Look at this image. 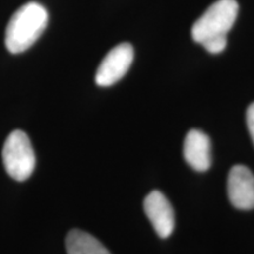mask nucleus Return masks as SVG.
<instances>
[{"instance_id":"20e7f679","label":"nucleus","mask_w":254,"mask_h":254,"mask_svg":"<svg viewBox=\"0 0 254 254\" xmlns=\"http://www.w3.org/2000/svg\"><path fill=\"white\" fill-rule=\"evenodd\" d=\"M134 50L131 44L123 43L114 46L105 56L95 73V84L100 87H109L118 82L131 67Z\"/></svg>"},{"instance_id":"6e6552de","label":"nucleus","mask_w":254,"mask_h":254,"mask_svg":"<svg viewBox=\"0 0 254 254\" xmlns=\"http://www.w3.org/2000/svg\"><path fill=\"white\" fill-rule=\"evenodd\" d=\"M67 254H111L97 238L87 232L72 230L66 238Z\"/></svg>"},{"instance_id":"0eeeda50","label":"nucleus","mask_w":254,"mask_h":254,"mask_svg":"<svg viewBox=\"0 0 254 254\" xmlns=\"http://www.w3.org/2000/svg\"><path fill=\"white\" fill-rule=\"evenodd\" d=\"M184 158L193 170L205 172L211 167V140L202 131L190 129L184 141Z\"/></svg>"},{"instance_id":"f03ea898","label":"nucleus","mask_w":254,"mask_h":254,"mask_svg":"<svg viewBox=\"0 0 254 254\" xmlns=\"http://www.w3.org/2000/svg\"><path fill=\"white\" fill-rule=\"evenodd\" d=\"M239 5L237 0H217L193 24L192 38L195 43L204 44L213 38L227 37L236 23Z\"/></svg>"},{"instance_id":"f257e3e1","label":"nucleus","mask_w":254,"mask_h":254,"mask_svg":"<svg viewBox=\"0 0 254 254\" xmlns=\"http://www.w3.org/2000/svg\"><path fill=\"white\" fill-rule=\"evenodd\" d=\"M47 23L49 13L39 2L30 1L19 7L6 27V49L13 55L25 52L39 39Z\"/></svg>"},{"instance_id":"39448f33","label":"nucleus","mask_w":254,"mask_h":254,"mask_svg":"<svg viewBox=\"0 0 254 254\" xmlns=\"http://www.w3.org/2000/svg\"><path fill=\"white\" fill-rule=\"evenodd\" d=\"M227 194L238 209L254 208V174L244 165L231 168L227 178Z\"/></svg>"},{"instance_id":"9d476101","label":"nucleus","mask_w":254,"mask_h":254,"mask_svg":"<svg viewBox=\"0 0 254 254\" xmlns=\"http://www.w3.org/2000/svg\"><path fill=\"white\" fill-rule=\"evenodd\" d=\"M246 122H247V127H249L251 138H252V140L254 142V103L251 104L249 109H247Z\"/></svg>"},{"instance_id":"423d86ee","label":"nucleus","mask_w":254,"mask_h":254,"mask_svg":"<svg viewBox=\"0 0 254 254\" xmlns=\"http://www.w3.org/2000/svg\"><path fill=\"white\" fill-rule=\"evenodd\" d=\"M144 209L159 237L166 239L173 233V207L163 193L159 190H152L144 200Z\"/></svg>"},{"instance_id":"1a4fd4ad","label":"nucleus","mask_w":254,"mask_h":254,"mask_svg":"<svg viewBox=\"0 0 254 254\" xmlns=\"http://www.w3.org/2000/svg\"><path fill=\"white\" fill-rule=\"evenodd\" d=\"M201 45L205 47V50L207 51V52L212 53V55H218V53H221L222 51L226 49L227 37L213 38V39L205 41V43L201 44Z\"/></svg>"},{"instance_id":"7ed1b4c3","label":"nucleus","mask_w":254,"mask_h":254,"mask_svg":"<svg viewBox=\"0 0 254 254\" xmlns=\"http://www.w3.org/2000/svg\"><path fill=\"white\" fill-rule=\"evenodd\" d=\"M2 161L7 174L17 182H25L36 167V154L30 138L20 129L11 132L2 148Z\"/></svg>"}]
</instances>
